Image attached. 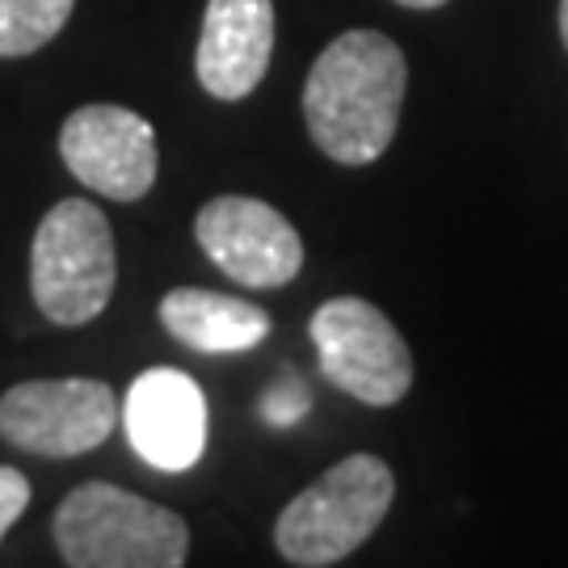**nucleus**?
<instances>
[{
	"instance_id": "obj_1",
	"label": "nucleus",
	"mask_w": 568,
	"mask_h": 568,
	"mask_svg": "<svg viewBox=\"0 0 568 568\" xmlns=\"http://www.w3.org/2000/svg\"><path fill=\"white\" fill-rule=\"evenodd\" d=\"M408 60L379 30H345L316 55L304 84L312 143L337 164L379 161L400 126Z\"/></svg>"
},
{
	"instance_id": "obj_2",
	"label": "nucleus",
	"mask_w": 568,
	"mask_h": 568,
	"mask_svg": "<svg viewBox=\"0 0 568 568\" xmlns=\"http://www.w3.org/2000/svg\"><path fill=\"white\" fill-rule=\"evenodd\" d=\"M55 544L72 568H182L190 527L178 509L89 480L55 509Z\"/></svg>"
},
{
	"instance_id": "obj_3",
	"label": "nucleus",
	"mask_w": 568,
	"mask_h": 568,
	"mask_svg": "<svg viewBox=\"0 0 568 568\" xmlns=\"http://www.w3.org/2000/svg\"><path fill=\"white\" fill-rule=\"evenodd\" d=\"M396 501V476L379 455H349L286 501L274 548L295 568H328L363 548Z\"/></svg>"
},
{
	"instance_id": "obj_4",
	"label": "nucleus",
	"mask_w": 568,
	"mask_h": 568,
	"mask_svg": "<svg viewBox=\"0 0 568 568\" xmlns=\"http://www.w3.org/2000/svg\"><path fill=\"white\" fill-rule=\"evenodd\" d=\"M119 283L110 220L84 199H63L42 215L30 244V291L51 325L98 321Z\"/></svg>"
},
{
	"instance_id": "obj_5",
	"label": "nucleus",
	"mask_w": 568,
	"mask_h": 568,
	"mask_svg": "<svg viewBox=\"0 0 568 568\" xmlns=\"http://www.w3.org/2000/svg\"><path fill=\"white\" fill-rule=\"evenodd\" d=\"M312 345L325 379L358 405L392 408L413 387V354L400 328L358 295H337L312 312Z\"/></svg>"
},
{
	"instance_id": "obj_6",
	"label": "nucleus",
	"mask_w": 568,
	"mask_h": 568,
	"mask_svg": "<svg viewBox=\"0 0 568 568\" xmlns=\"http://www.w3.org/2000/svg\"><path fill=\"white\" fill-rule=\"evenodd\" d=\"M119 426V400L102 379H26L0 396V438L42 459L98 450Z\"/></svg>"
},
{
	"instance_id": "obj_7",
	"label": "nucleus",
	"mask_w": 568,
	"mask_h": 568,
	"mask_svg": "<svg viewBox=\"0 0 568 568\" xmlns=\"http://www.w3.org/2000/svg\"><path fill=\"white\" fill-rule=\"evenodd\" d=\"M60 156L68 173L114 203H140L156 185V131L126 105H81L60 131Z\"/></svg>"
},
{
	"instance_id": "obj_8",
	"label": "nucleus",
	"mask_w": 568,
	"mask_h": 568,
	"mask_svg": "<svg viewBox=\"0 0 568 568\" xmlns=\"http://www.w3.org/2000/svg\"><path fill=\"white\" fill-rule=\"evenodd\" d=\"M194 236L232 283L270 291L304 270V241L283 211L262 199L220 194L194 215Z\"/></svg>"
},
{
	"instance_id": "obj_9",
	"label": "nucleus",
	"mask_w": 568,
	"mask_h": 568,
	"mask_svg": "<svg viewBox=\"0 0 568 568\" xmlns=\"http://www.w3.org/2000/svg\"><path fill=\"white\" fill-rule=\"evenodd\" d=\"M131 450L156 471H190L206 450V396L185 371L152 366L122 400Z\"/></svg>"
},
{
	"instance_id": "obj_10",
	"label": "nucleus",
	"mask_w": 568,
	"mask_h": 568,
	"mask_svg": "<svg viewBox=\"0 0 568 568\" xmlns=\"http://www.w3.org/2000/svg\"><path fill=\"white\" fill-rule=\"evenodd\" d=\"M274 55V0H206L194 72L211 98L241 102Z\"/></svg>"
},
{
	"instance_id": "obj_11",
	"label": "nucleus",
	"mask_w": 568,
	"mask_h": 568,
	"mask_svg": "<svg viewBox=\"0 0 568 568\" xmlns=\"http://www.w3.org/2000/svg\"><path fill=\"white\" fill-rule=\"evenodd\" d=\"M161 325L199 354H241L270 337V312L203 286H173L161 300Z\"/></svg>"
},
{
	"instance_id": "obj_12",
	"label": "nucleus",
	"mask_w": 568,
	"mask_h": 568,
	"mask_svg": "<svg viewBox=\"0 0 568 568\" xmlns=\"http://www.w3.org/2000/svg\"><path fill=\"white\" fill-rule=\"evenodd\" d=\"M77 0H0V60L34 55L60 34Z\"/></svg>"
},
{
	"instance_id": "obj_13",
	"label": "nucleus",
	"mask_w": 568,
	"mask_h": 568,
	"mask_svg": "<svg viewBox=\"0 0 568 568\" xmlns=\"http://www.w3.org/2000/svg\"><path fill=\"white\" fill-rule=\"evenodd\" d=\"M26 506H30V480L21 476L18 467L0 464V539L26 514Z\"/></svg>"
},
{
	"instance_id": "obj_14",
	"label": "nucleus",
	"mask_w": 568,
	"mask_h": 568,
	"mask_svg": "<svg viewBox=\"0 0 568 568\" xmlns=\"http://www.w3.org/2000/svg\"><path fill=\"white\" fill-rule=\"evenodd\" d=\"M262 408H265V422H270V426H291V422H300V417H304V408H307L304 384L283 379V384L274 387V392L262 400Z\"/></svg>"
},
{
	"instance_id": "obj_15",
	"label": "nucleus",
	"mask_w": 568,
	"mask_h": 568,
	"mask_svg": "<svg viewBox=\"0 0 568 568\" xmlns=\"http://www.w3.org/2000/svg\"><path fill=\"white\" fill-rule=\"evenodd\" d=\"M396 4H405V9H417V13H426V9H443L447 0H396Z\"/></svg>"
},
{
	"instance_id": "obj_16",
	"label": "nucleus",
	"mask_w": 568,
	"mask_h": 568,
	"mask_svg": "<svg viewBox=\"0 0 568 568\" xmlns=\"http://www.w3.org/2000/svg\"><path fill=\"white\" fill-rule=\"evenodd\" d=\"M560 39H565V51H568V0H560Z\"/></svg>"
}]
</instances>
